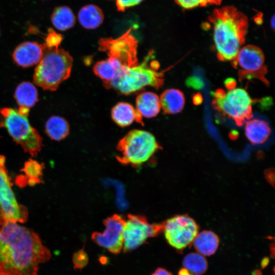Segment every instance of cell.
<instances>
[{
  "label": "cell",
  "mask_w": 275,
  "mask_h": 275,
  "mask_svg": "<svg viewBox=\"0 0 275 275\" xmlns=\"http://www.w3.org/2000/svg\"><path fill=\"white\" fill-rule=\"evenodd\" d=\"M99 49L108 58L97 62L94 73L103 80L104 87L120 94L128 95L146 86L158 89L164 84V71H159V64L149 51L144 60L138 58V41L131 29L116 38L100 39Z\"/></svg>",
  "instance_id": "obj_1"
},
{
  "label": "cell",
  "mask_w": 275,
  "mask_h": 275,
  "mask_svg": "<svg viewBox=\"0 0 275 275\" xmlns=\"http://www.w3.org/2000/svg\"><path fill=\"white\" fill-rule=\"evenodd\" d=\"M49 250L38 234L17 223L0 226V275H37L49 260Z\"/></svg>",
  "instance_id": "obj_2"
},
{
  "label": "cell",
  "mask_w": 275,
  "mask_h": 275,
  "mask_svg": "<svg viewBox=\"0 0 275 275\" xmlns=\"http://www.w3.org/2000/svg\"><path fill=\"white\" fill-rule=\"evenodd\" d=\"M208 20L213 27L214 49L221 61H233L245 42L247 17L233 6L214 9Z\"/></svg>",
  "instance_id": "obj_3"
},
{
  "label": "cell",
  "mask_w": 275,
  "mask_h": 275,
  "mask_svg": "<svg viewBox=\"0 0 275 275\" xmlns=\"http://www.w3.org/2000/svg\"><path fill=\"white\" fill-rule=\"evenodd\" d=\"M73 62L72 56L64 49L45 46L43 57L35 69L34 82L43 90H57L69 77Z\"/></svg>",
  "instance_id": "obj_4"
},
{
  "label": "cell",
  "mask_w": 275,
  "mask_h": 275,
  "mask_svg": "<svg viewBox=\"0 0 275 275\" xmlns=\"http://www.w3.org/2000/svg\"><path fill=\"white\" fill-rule=\"evenodd\" d=\"M160 148L151 133L134 129L119 141L117 158L123 164L138 167L149 161Z\"/></svg>",
  "instance_id": "obj_5"
},
{
  "label": "cell",
  "mask_w": 275,
  "mask_h": 275,
  "mask_svg": "<svg viewBox=\"0 0 275 275\" xmlns=\"http://www.w3.org/2000/svg\"><path fill=\"white\" fill-rule=\"evenodd\" d=\"M2 117L0 127H5L13 140L24 151L32 156L36 155L42 145V139L32 126L27 116L20 115L17 110L10 107L0 109Z\"/></svg>",
  "instance_id": "obj_6"
},
{
  "label": "cell",
  "mask_w": 275,
  "mask_h": 275,
  "mask_svg": "<svg viewBox=\"0 0 275 275\" xmlns=\"http://www.w3.org/2000/svg\"><path fill=\"white\" fill-rule=\"evenodd\" d=\"M253 102L245 89L234 88L226 92L223 89H217L214 93L212 104L223 116L234 120L240 126L252 118Z\"/></svg>",
  "instance_id": "obj_7"
},
{
  "label": "cell",
  "mask_w": 275,
  "mask_h": 275,
  "mask_svg": "<svg viewBox=\"0 0 275 275\" xmlns=\"http://www.w3.org/2000/svg\"><path fill=\"white\" fill-rule=\"evenodd\" d=\"M231 62L233 67L238 70L240 80L256 78L266 85H268L265 77L267 69L265 65V57L259 47L253 45L242 47Z\"/></svg>",
  "instance_id": "obj_8"
},
{
  "label": "cell",
  "mask_w": 275,
  "mask_h": 275,
  "mask_svg": "<svg viewBox=\"0 0 275 275\" xmlns=\"http://www.w3.org/2000/svg\"><path fill=\"white\" fill-rule=\"evenodd\" d=\"M5 162V157L0 156V225L7 222L24 223L28 212L16 200Z\"/></svg>",
  "instance_id": "obj_9"
},
{
  "label": "cell",
  "mask_w": 275,
  "mask_h": 275,
  "mask_svg": "<svg viewBox=\"0 0 275 275\" xmlns=\"http://www.w3.org/2000/svg\"><path fill=\"white\" fill-rule=\"evenodd\" d=\"M162 225L167 242L178 251L191 244L199 230L195 221L186 214L176 215Z\"/></svg>",
  "instance_id": "obj_10"
},
{
  "label": "cell",
  "mask_w": 275,
  "mask_h": 275,
  "mask_svg": "<svg viewBox=\"0 0 275 275\" xmlns=\"http://www.w3.org/2000/svg\"><path fill=\"white\" fill-rule=\"evenodd\" d=\"M162 231V224H150L143 216L128 215L123 230L124 252L135 250L148 238L155 237Z\"/></svg>",
  "instance_id": "obj_11"
},
{
  "label": "cell",
  "mask_w": 275,
  "mask_h": 275,
  "mask_svg": "<svg viewBox=\"0 0 275 275\" xmlns=\"http://www.w3.org/2000/svg\"><path fill=\"white\" fill-rule=\"evenodd\" d=\"M125 219L118 214L105 219V229L103 232H95L92 234L93 241L114 254L120 253L123 245V230Z\"/></svg>",
  "instance_id": "obj_12"
},
{
  "label": "cell",
  "mask_w": 275,
  "mask_h": 275,
  "mask_svg": "<svg viewBox=\"0 0 275 275\" xmlns=\"http://www.w3.org/2000/svg\"><path fill=\"white\" fill-rule=\"evenodd\" d=\"M45 44L35 41H26L17 46L12 53L14 62L18 66L27 68L33 66L41 60Z\"/></svg>",
  "instance_id": "obj_13"
},
{
  "label": "cell",
  "mask_w": 275,
  "mask_h": 275,
  "mask_svg": "<svg viewBox=\"0 0 275 275\" xmlns=\"http://www.w3.org/2000/svg\"><path fill=\"white\" fill-rule=\"evenodd\" d=\"M111 117L115 123L122 127L129 126L134 121L144 124L143 117L136 108L125 102H119L112 108Z\"/></svg>",
  "instance_id": "obj_14"
},
{
  "label": "cell",
  "mask_w": 275,
  "mask_h": 275,
  "mask_svg": "<svg viewBox=\"0 0 275 275\" xmlns=\"http://www.w3.org/2000/svg\"><path fill=\"white\" fill-rule=\"evenodd\" d=\"M136 109L141 116L147 118L156 117L161 108L159 98L152 92L140 93L135 100Z\"/></svg>",
  "instance_id": "obj_15"
},
{
  "label": "cell",
  "mask_w": 275,
  "mask_h": 275,
  "mask_svg": "<svg viewBox=\"0 0 275 275\" xmlns=\"http://www.w3.org/2000/svg\"><path fill=\"white\" fill-rule=\"evenodd\" d=\"M244 131L247 139L254 145L265 142L271 133L268 124L264 120L257 119L247 121Z\"/></svg>",
  "instance_id": "obj_16"
},
{
  "label": "cell",
  "mask_w": 275,
  "mask_h": 275,
  "mask_svg": "<svg viewBox=\"0 0 275 275\" xmlns=\"http://www.w3.org/2000/svg\"><path fill=\"white\" fill-rule=\"evenodd\" d=\"M160 106L164 114H176L183 109L185 97L183 93L176 89L164 91L159 98Z\"/></svg>",
  "instance_id": "obj_17"
},
{
  "label": "cell",
  "mask_w": 275,
  "mask_h": 275,
  "mask_svg": "<svg viewBox=\"0 0 275 275\" xmlns=\"http://www.w3.org/2000/svg\"><path fill=\"white\" fill-rule=\"evenodd\" d=\"M193 242L198 253L203 256H209L216 251L219 239L213 232L204 230L198 233Z\"/></svg>",
  "instance_id": "obj_18"
},
{
  "label": "cell",
  "mask_w": 275,
  "mask_h": 275,
  "mask_svg": "<svg viewBox=\"0 0 275 275\" xmlns=\"http://www.w3.org/2000/svg\"><path fill=\"white\" fill-rule=\"evenodd\" d=\"M14 98L20 107L30 109L38 101V94L35 86L30 82L23 81L18 85Z\"/></svg>",
  "instance_id": "obj_19"
},
{
  "label": "cell",
  "mask_w": 275,
  "mask_h": 275,
  "mask_svg": "<svg viewBox=\"0 0 275 275\" xmlns=\"http://www.w3.org/2000/svg\"><path fill=\"white\" fill-rule=\"evenodd\" d=\"M104 16L102 11L97 6L89 5L79 11L78 19L80 24L87 29H95L102 23Z\"/></svg>",
  "instance_id": "obj_20"
},
{
  "label": "cell",
  "mask_w": 275,
  "mask_h": 275,
  "mask_svg": "<svg viewBox=\"0 0 275 275\" xmlns=\"http://www.w3.org/2000/svg\"><path fill=\"white\" fill-rule=\"evenodd\" d=\"M45 129L47 135L51 140L60 141L69 134L70 127L69 123L64 118L53 116L46 121Z\"/></svg>",
  "instance_id": "obj_21"
},
{
  "label": "cell",
  "mask_w": 275,
  "mask_h": 275,
  "mask_svg": "<svg viewBox=\"0 0 275 275\" xmlns=\"http://www.w3.org/2000/svg\"><path fill=\"white\" fill-rule=\"evenodd\" d=\"M53 25L58 30L65 31L72 28L75 23V16L67 6L56 7L51 15Z\"/></svg>",
  "instance_id": "obj_22"
},
{
  "label": "cell",
  "mask_w": 275,
  "mask_h": 275,
  "mask_svg": "<svg viewBox=\"0 0 275 275\" xmlns=\"http://www.w3.org/2000/svg\"><path fill=\"white\" fill-rule=\"evenodd\" d=\"M182 265L193 275H202L208 268L207 260L198 253L187 254L183 258Z\"/></svg>",
  "instance_id": "obj_23"
},
{
  "label": "cell",
  "mask_w": 275,
  "mask_h": 275,
  "mask_svg": "<svg viewBox=\"0 0 275 275\" xmlns=\"http://www.w3.org/2000/svg\"><path fill=\"white\" fill-rule=\"evenodd\" d=\"M181 7L185 9H191L196 7L207 5L220 4L222 0H174Z\"/></svg>",
  "instance_id": "obj_24"
},
{
  "label": "cell",
  "mask_w": 275,
  "mask_h": 275,
  "mask_svg": "<svg viewBox=\"0 0 275 275\" xmlns=\"http://www.w3.org/2000/svg\"><path fill=\"white\" fill-rule=\"evenodd\" d=\"M24 171L30 179L34 180V183L38 181V177L41 174L42 167L35 160H30L25 163Z\"/></svg>",
  "instance_id": "obj_25"
},
{
  "label": "cell",
  "mask_w": 275,
  "mask_h": 275,
  "mask_svg": "<svg viewBox=\"0 0 275 275\" xmlns=\"http://www.w3.org/2000/svg\"><path fill=\"white\" fill-rule=\"evenodd\" d=\"M63 39L62 34L56 32L53 29L49 28L44 43L48 48H59Z\"/></svg>",
  "instance_id": "obj_26"
},
{
  "label": "cell",
  "mask_w": 275,
  "mask_h": 275,
  "mask_svg": "<svg viewBox=\"0 0 275 275\" xmlns=\"http://www.w3.org/2000/svg\"><path fill=\"white\" fill-rule=\"evenodd\" d=\"M88 255L84 250V247L75 252L72 257L74 268L75 269H81L88 264Z\"/></svg>",
  "instance_id": "obj_27"
},
{
  "label": "cell",
  "mask_w": 275,
  "mask_h": 275,
  "mask_svg": "<svg viewBox=\"0 0 275 275\" xmlns=\"http://www.w3.org/2000/svg\"><path fill=\"white\" fill-rule=\"evenodd\" d=\"M119 10H124L128 8L136 6L143 0H115Z\"/></svg>",
  "instance_id": "obj_28"
},
{
  "label": "cell",
  "mask_w": 275,
  "mask_h": 275,
  "mask_svg": "<svg viewBox=\"0 0 275 275\" xmlns=\"http://www.w3.org/2000/svg\"><path fill=\"white\" fill-rule=\"evenodd\" d=\"M186 84L189 87H191L197 89L201 88L203 85L202 80L195 76L189 77L187 80Z\"/></svg>",
  "instance_id": "obj_29"
},
{
  "label": "cell",
  "mask_w": 275,
  "mask_h": 275,
  "mask_svg": "<svg viewBox=\"0 0 275 275\" xmlns=\"http://www.w3.org/2000/svg\"><path fill=\"white\" fill-rule=\"evenodd\" d=\"M151 275H173L170 271L165 268L159 267L157 268Z\"/></svg>",
  "instance_id": "obj_30"
},
{
  "label": "cell",
  "mask_w": 275,
  "mask_h": 275,
  "mask_svg": "<svg viewBox=\"0 0 275 275\" xmlns=\"http://www.w3.org/2000/svg\"><path fill=\"white\" fill-rule=\"evenodd\" d=\"M225 85L228 90H230L235 88L236 82L233 79H227L225 81Z\"/></svg>",
  "instance_id": "obj_31"
},
{
  "label": "cell",
  "mask_w": 275,
  "mask_h": 275,
  "mask_svg": "<svg viewBox=\"0 0 275 275\" xmlns=\"http://www.w3.org/2000/svg\"><path fill=\"white\" fill-rule=\"evenodd\" d=\"M178 275H193L189 271L185 268H182L180 269L178 273Z\"/></svg>",
  "instance_id": "obj_32"
},
{
  "label": "cell",
  "mask_w": 275,
  "mask_h": 275,
  "mask_svg": "<svg viewBox=\"0 0 275 275\" xmlns=\"http://www.w3.org/2000/svg\"><path fill=\"white\" fill-rule=\"evenodd\" d=\"M268 262H269L268 258H267V257L264 258L262 260L261 262V266L262 268H264V267H265L268 264Z\"/></svg>",
  "instance_id": "obj_33"
},
{
  "label": "cell",
  "mask_w": 275,
  "mask_h": 275,
  "mask_svg": "<svg viewBox=\"0 0 275 275\" xmlns=\"http://www.w3.org/2000/svg\"><path fill=\"white\" fill-rule=\"evenodd\" d=\"M270 24L271 28L274 29V15L272 17L271 20H270Z\"/></svg>",
  "instance_id": "obj_34"
},
{
  "label": "cell",
  "mask_w": 275,
  "mask_h": 275,
  "mask_svg": "<svg viewBox=\"0 0 275 275\" xmlns=\"http://www.w3.org/2000/svg\"><path fill=\"white\" fill-rule=\"evenodd\" d=\"M253 275H261V273L259 270H257L254 271V273Z\"/></svg>",
  "instance_id": "obj_35"
}]
</instances>
